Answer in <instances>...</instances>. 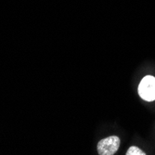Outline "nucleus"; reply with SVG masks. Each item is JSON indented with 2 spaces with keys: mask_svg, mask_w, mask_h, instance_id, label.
I'll use <instances>...</instances> for the list:
<instances>
[{
  "mask_svg": "<svg viewBox=\"0 0 155 155\" xmlns=\"http://www.w3.org/2000/svg\"><path fill=\"white\" fill-rule=\"evenodd\" d=\"M126 155H145L146 153L136 146H131L125 153Z\"/></svg>",
  "mask_w": 155,
  "mask_h": 155,
  "instance_id": "nucleus-3",
  "label": "nucleus"
},
{
  "mask_svg": "<svg viewBox=\"0 0 155 155\" xmlns=\"http://www.w3.org/2000/svg\"><path fill=\"white\" fill-rule=\"evenodd\" d=\"M138 95L146 101H155V77L145 76L138 84Z\"/></svg>",
  "mask_w": 155,
  "mask_h": 155,
  "instance_id": "nucleus-1",
  "label": "nucleus"
},
{
  "mask_svg": "<svg viewBox=\"0 0 155 155\" xmlns=\"http://www.w3.org/2000/svg\"><path fill=\"white\" fill-rule=\"evenodd\" d=\"M120 147V138L116 136H110L101 139L97 143V152L101 155H114Z\"/></svg>",
  "mask_w": 155,
  "mask_h": 155,
  "instance_id": "nucleus-2",
  "label": "nucleus"
}]
</instances>
